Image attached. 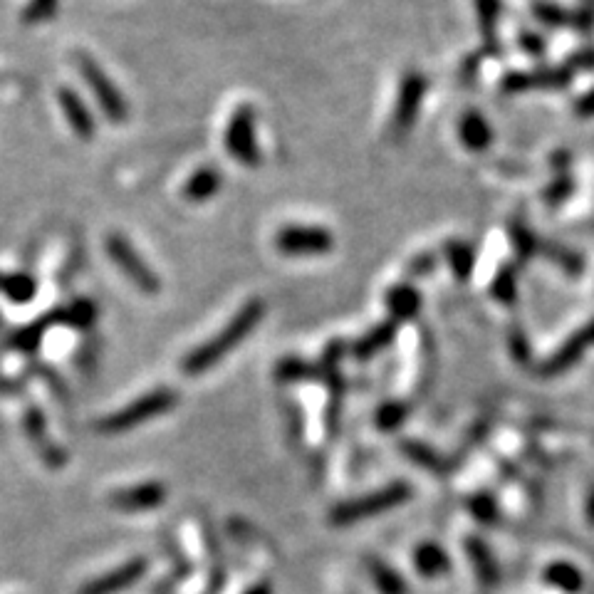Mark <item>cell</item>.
Instances as JSON below:
<instances>
[{
	"mask_svg": "<svg viewBox=\"0 0 594 594\" xmlns=\"http://www.w3.org/2000/svg\"><path fill=\"white\" fill-rule=\"evenodd\" d=\"M263 317H265V302L260 300V297L248 300L246 305H243L231 320H228V325L223 327L221 332H216L211 340L203 342V345H198L196 349H191V352L186 354L184 362H181V369H184L189 377H198V374L216 367V364L223 362L233 349L246 342V337L260 325V322H263Z\"/></svg>",
	"mask_w": 594,
	"mask_h": 594,
	"instance_id": "6da1fadb",
	"label": "cell"
},
{
	"mask_svg": "<svg viewBox=\"0 0 594 594\" xmlns=\"http://www.w3.org/2000/svg\"><path fill=\"white\" fill-rule=\"evenodd\" d=\"M176 399H179V396H176L174 389H166V387L151 389V392L139 396V399H134L132 404H127L124 409L104 416V419L97 424V431H102V434L107 436H114V434H124V431L137 429V426L149 424V421H154L156 416H164L166 411L174 409Z\"/></svg>",
	"mask_w": 594,
	"mask_h": 594,
	"instance_id": "7a4b0ae2",
	"label": "cell"
},
{
	"mask_svg": "<svg viewBox=\"0 0 594 594\" xmlns=\"http://www.w3.org/2000/svg\"><path fill=\"white\" fill-rule=\"evenodd\" d=\"M411 498V486L409 483H389L382 491H374L362 495V498L345 500V503L335 505L330 513V523L337 525V528H345V525L362 523V520L374 518V515H382L387 510L396 508V505H404L406 500Z\"/></svg>",
	"mask_w": 594,
	"mask_h": 594,
	"instance_id": "3957f363",
	"label": "cell"
},
{
	"mask_svg": "<svg viewBox=\"0 0 594 594\" xmlns=\"http://www.w3.org/2000/svg\"><path fill=\"white\" fill-rule=\"evenodd\" d=\"M75 67L80 70L82 80L87 82L90 92L95 95L99 109L104 112V117L112 124H124L129 117V104L124 99L119 87L109 80L107 72L99 67V62L87 52H75Z\"/></svg>",
	"mask_w": 594,
	"mask_h": 594,
	"instance_id": "277c9868",
	"label": "cell"
},
{
	"mask_svg": "<svg viewBox=\"0 0 594 594\" xmlns=\"http://www.w3.org/2000/svg\"><path fill=\"white\" fill-rule=\"evenodd\" d=\"M426 90H429V80L421 72L411 70L401 77L399 95H396L392 114V127H389V134H392L394 142H401L414 129L421 107H424Z\"/></svg>",
	"mask_w": 594,
	"mask_h": 594,
	"instance_id": "5b68a950",
	"label": "cell"
},
{
	"mask_svg": "<svg viewBox=\"0 0 594 594\" xmlns=\"http://www.w3.org/2000/svg\"><path fill=\"white\" fill-rule=\"evenodd\" d=\"M104 248H107V255L112 258V263L117 265L124 275H127V280L134 285V288H139L142 293H147V295L159 293L161 290L159 275H156L154 270L144 263L142 255L134 250L132 243H129L122 233H109Z\"/></svg>",
	"mask_w": 594,
	"mask_h": 594,
	"instance_id": "8992f818",
	"label": "cell"
},
{
	"mask_svg": "<svg viewBox=\"0 0 594 594\" xmlns=\"http://www.w3.org/2000/svg\"><path fill=\"white\" fill-rule=\"evenodd\" d=\"M226 151L233 161L255 169L260 166V147L255 139V112L250 104H238L226 127Z\"/></svg>",
	"mask_w": 594,
	"mask_h": 594,
	"instance_id": "52a82bcc",
	"label": "cell"
},
{
	"mask_svg": "<svg viewBox=\"0 0 594 594\" xmlns=\"http://www.w3.org/2000/svg\"><path fill=\"white\" fill-rule=\"evenodd\" d=\"M275 248L290 258L325 255L335 248V238L322 226H285L275 236Z\"/></svg>",
	"mask_w": 594,
	"mask_h": 594,
	"instance_id": "ba28073f",
	"label": "cell"
},
{
	"mask_svg": "<svg viewBox=\"0 0 594 594\" xmlns=\"http://www.w3.org/2000/svg\"><path fill=\"white\" fill-rule=\"evenodd\" d=\"M590 347H594V317L590 322H585V325H582L575 335L567 337L557 352H552L550 357L543 359V362L538 364V374L543 379L560 377V374H565L567 369H572L575 364H580L582 354H585Z\"/></svg>",
	"mask_w": 594,
	"mask_h": 594,
	"instance_id": "9c48e42d",
	"label": "cell"
},
{
	"mask_svg": "<svg viewBox=\"0 0 594 594\" xmlns=\"http://www.w3.org/2000/svg\"><path fill=\"white\" fill-rule=\"evenodd\" d=\"M575 72L572 67L560 65V67H545V70L535 72H510V75L503 77V92L508 95H515V92H530V90H565L572 82Z\"/></svg>",
	"mask_w": 594,
	"mask_h": 594,
	"instance_id": "30bf717a",
	"label": "cell"
},
{
	"mask_svg": "<svg viewBox=\"0 0 594 594\" xmlns=\"http://www.w3.org/2000/svg\"><path fill=\"white\" fill-rule=\"evenodd\" d=\"M147 567V557H132V560H127L124 565L109 570L107 575L95 577V580L87 582L77 594H119L129 590L132 585H137V582L147 575Z\"/></svg>",
	"mask_w": 594,
	"mask_h": 594,
	"instance_id": "8fae6325",
	"label": "cell"
},
{
	"mask_svg": "<svg viewBox=\"0 0 594 594\" xmlns=\"http://www.w3.org/2000/svg\"><path fill=\"white\" fill-rule=\"evenodd\" d=\"M23 426L25 434H28L30 444L35 446V451L40 453L45 463L50 468H62L67 463V453L65 448H60L55 441L50 439L48 434V421H45V414L38 409V406H30L23 416Z\"/></svg>",
	"mask_w": 594,
	"mask_h": 594,
	"instance_id": "7c38bea8",
	"label": "cell"
},
{
	"mask_svg": "<svg viewBox=\"0 0 594 594\" xmlns=\"http://www.w3.org/2000/svg\"><path fill=\"white\" fill-rule=\"evenodd\" d=\"M109 503L119 510H127V513L159 508V505L166 503V486L164 483L149 481V483H139V486L122 488V491L112 493Z\"/></svg>",
	"mask_w": 594,
	"mask_h": 594,
	"instance_id": "4fadbf2b",
	"label": "cell"
},
{
	"mask_svg": "<svg viewBox=\"0 0 594 594\" xmlns=\"http://www.w3.org/2000/svg\"><path fill=\"white\" fill-rule=\"evenodd\" d=\"M57 102H60L62 114H65L72 132H75L82 142H90L97 132V124L90 107L85 104V99L77 95L75 90H70V87H60V90H57Z\"/></svg>",
	"mask_w": 594,
	"mask_h": 594,
	"instance_id": "5bb4252c",
	"label": "cell"
},
{
	"mask_svg": "<svg viewBox=\"0 0 594 594\" xmlns=\"http://www.w3.org/2000/svg\"><path fill=\"white\" fill-rule=\"evenodd\" d=\"M396 332H399V325H396L394 320L379 322L377 327H372L369 332H364V335L359 337L352 347H349V352H352V357L359 359V362H369V359H374L377 354H382L384 349H389L394 345Z\"/></svg>",
	"mask_w": 594,
	"mask_h": 594,
	"instance_id": "9a60e30c",
	"label": "cell"
},
{
	"mask_svg": "<svg viewBox=\"0 0 594 594\" xmlns=\"http://www.w3.org/2000/svg\"><path fill=\"white\" fill-rule=\"evenodd\" d=\"M384 305H387L389 320L401 325V322H409L419 315L421 293L411 283L392 285V288L387 290V297H384Z\"/></svg>",
	"mask_w": 594,
	"mask_h": 594,
	"instance_id": "2e32d148",
	"label": "cell"
},
{
	"mask_svg": "<svg viewBox=\"0 0 594 594\" xmlns=\"http://www.w3.org/2000/svg\"><path fill=\"white\" fill-rule=\"evenodd\" d=\"M458 137L468 151H486L493 144V129L478 109H468L458 122Z\"/></svg>",
	"mask_w": 594,
	"mask_h": 594,
	"instance_id": "e0dca14e",
	"label": "cell"
},
{
	"mask_svg": "<svg viewBox=\"0 0 594 594\" xmlns=\"http://www.w3.org/2000/svg\"><path fill=\"white\" fill-rule=\"evenodd\" d=\"M48 320L50 325H65L72 327V330H90L97 322V305L92 300H87V297H77L70 305L52 310Z\"/></svg>",
	"mask_w": 594,
	"mask_h": 594,
	"instance_id": "ac0fdd59",
	"label": "cell"
},
{
	"mask_svg": "<svg viewBox=\"0 0 594 594\" xmlns=\"http://www.w3.org/2000/svg\"><path fill=\"white\" fill-rule=\"evenodd\" d=\"M476 3L478 28H481L483 38V55H500L498 40V23H500V0H473Z\"/></svg>",
	"mask_w": 594,
	"mask_h": 594,
	"instance_id": "d6986e66",
	"label": "cell"
},
{
	"mask_svg": "<svg viewBox=\"0 0 594 594\" xmlns=\"http://www.w3.org/2000/svg\"><path fill=\"white\" fill-rule=\"evenodd\" d=\"M221 186V171L213 169V166H201V169H196L184 184V198L189 203H206L221 191Z\"/></svg>",
	"mask_w": 594,
	"mask_h": 594,
	"instance_id": "ffe728a7",
	"label": "cell"
},
{
	"mask_svg": "<svg viewBox=\"0 0 594 594\" xmlns=\"http://www.w3.org/2000/svg\"><path fill=\"white\" fill-rule=\"evenodd\" d=\"M543 580L545 585L555 587V590L565 594H580L582 587H585V575H582L580 567L565 560L550 562L543 572Z\"/></svg>",
	"mask_w": 594,
	"mask_h": 594,
	"instance_id": "44dd1931",
	"label": "cell"
},
{
	"mask_svg": "<svg viewBox=\"0 0 594 594\" xmlns=\"http://www.w3.org/2000/svg\"><path fill=\"white\" fill-rule=\"evenodd\" d=\"M364 565H367L369 580L374 582V587H377L379 594H409V585H406V580L394 570L392 565H389V562L369 555L364 557Z\"/></svg>",
	"mask_w": 594,
	"mask_h": 594,
	"instance_id": "7402d4cb",
	"label": "cell"
},
{
	"mask_svg": "<svg viewBox=\"0 0 594 594\" xmlns=\"http://www.w3.org/2000/svg\"><path fill=\"white\" fill-rule=\"evenodd\" d=\"M414 567L426 580H436V577H444L451 570V560H448L446 550L441 545L421 543L414 550Z\"/></svg>",
	"mask_w": 594,
	"mask_h": 594,
	"instance_id": "603a6c76",
	"label": "cell"
},
{
	"mask_svg": "<svg viewBox=\"0 0 594 594\" xmlns=\"http://www.w3.org/2000/svg\"><path fill=\"white\" fill-rule=\"evenodd\" d=\"M444 258L456 280H461V283L471 280L473 268H476V248L471 243L463 241V238H451L444 246Z\"/></svg>",
	"mask_w": 594,
	"mask_h": 594,
	"instance_id": "cb8c5ba5",
	"label": "cell"
},
{
	"mask_svg": "<svg viewBox=\"0 0 594 594\" xmlns=\"http://www.w3.org/2000/svg\"><path fill=\"white\" fill-rule=\"evenodd\" d=\"M466 555L468 560H471L473 570H476L478 580L483 582L486 587H491L498 582L500 572H498V562H495V555L491 552V547H488L483 540L478 538H468L466 540Z\"/></svg>",
	"mask_w": 594,
	"mask_h": 594,
	"instance_id": "d4e9b609",
	"label": "cell"
},
{
	"mask_svg": "<svg viewBox=\"0 0 594 594\" xmlns=\"http://www.w3.org/2000/svg\"><path fill=\"white\" fill-rule=\"evenodd\" d=\"M0 293L15 305H28L38 295V280L30 273H8L0 275Z\"/></svg>",
	"mask_w": 594,
	"mask_h": 594,
	"instance_id": "484cf974",
	"label": "cell"
},
{
	"mask_svg": "<svg viewBox=\"0 0 594 594\" xmlns=\"http://www.w3.org/2000/svg\"><path fill=\"white\" fill-rule=\"evenodd\" d=\"M401 451H404V456L409 458L411 463L426 468V471L441 473V476L448 471L446 458L441 456V453H436L431 446L421 444V441H401Z\"/></svg>",
	"mask_w": 594,
	"mask_h": 594,
	"instance_id": "4316f807",
	"label": "cell"
},
{
	"mask_svg": "<svg viewBox=\"0 0 594 594\" xmlns=\"http://www.w3.org/2000/svg\"><path fill=\"white\" fill-rule=\"evenodd\" d=\"M275 379L285 384H295V382H312V379H322L320 369L317 364L305 362L300 357H285L280 359L278 367H275Z\"/></svg>",
	"mask_w": 594,
	"mask_h": 594,
	"instance_id": "83f0119b",
	"label": "cell"
},
{
	"mask_svg": "<svg viewBox=\"0 0 594 594\" xmlns=\"http://www.w3.org/2000/svg\"><path fill=\"white\" fill-rule=\"evenodd\" d=\"M508 233H510V243H513V250H515V258H518V265L528 263L530 258H535V253H540V246H543V243H540V238L535 236L523 221H518V218L510 221Z\"/></svg>",
	"mask_w": 594,
	"mask_h": 594,
	"instance_id": "f1b7e54d",
	"label": "cell"
},
{
	"mask_svg": "<svg viewBox=\"0 0 594 594\" xmlns=\"http://www.w3.org/2000/svg\"><path fill=\"white\" fill-rule=\"evenodd\" d=\"M493 300L503 302V305H515L518 302V265L510 263L495 273L491 283Z\"/></svg>",
	"mask_w": 594,
	"mask_h": 594,
	"instance_id": "f546056e",
	"label": "cell"
},
{
	"mask_svg": "<svg viewBox=\"0 0 594 594\" xmlns=\"http://www.w3.org/2000/svg\"><path fill=\"white\" fill-rule=\"evenodd\" d=\"M533 15L547 28H575V10H567L557 3H547V0H538L533 5Z\"/></svg>",
	"mask_w": 594,
	"mask_h": 594,
	"instance_id": "4dcf8cb0",
	"label": "cell"
},
{
	"mask_svg": "<svg viewBox=\"0 0 594 594\" xmlns=\"http://www.w3.org/2000/svg\"><path fill=\"white\" fill-rule=\"evenodd\" d=\"M540 250L552 260V263L560 265L567 275H580L585 270V260H582L580 253H575L572 248L560 246V243H543Z\"/></svg>",
	"mask_w": 594,
	"mask_h": 594,
	"instance_id": "1f68e13d",
	"label": "cell"
},
{
	"mask_svg": "<svg viewBox=\"0 0 594 594\" xmlns=\"http://www.w3.org/2000/svg\"><path fill=\"white\" fill-rule=\"evenodd\" d=\"M48 327H50V320H48V315H45L43 320L30 322V325H25L23 330L15 332L13 340H10V345H13L15 349H20V352H25V354H33L35 349L43 345V335H45V330H48Z\"/></svg>",
	"mask_w": 594,
	"mask_h": 594,
	"instance_id": "d6a6232c",
	"label": "cell"
},
{
	"mask_svg": "<svg viewBox=\"0 0 594 594\" xmlns=\"http://www.w3.org/2000/svg\"><path fill=\"white\" fill-rule=\"evenodd\" d=\"M572 194H575V179L567 171V174H555V179L543 191V201L547 208H560L562 203L570 201Z\"/></svg>",
	"mask_w": 594,
	"mask_h": 594,
	"instance_id": "836d02e7",
	"label": "cell"
},
{
	"mask_svg": "<svg viewBox=\"0 0 594 594\" xmlns=\"http://www.w3.org/2000/svg\"><path fill=\"white\" fill-rule=\"evenodd\" d=\"M406 416H409V406H406L404 401H384V404L379 406L374 421H377V426L382 431H396L404 424Z\"/></svg>",
	"mask_w": 594,
	"mask_h": 594,
	"instance_id": "e575fe53",
	"label": "cell"
},
{
	"mask_svg": "<svg viewBox=\"0 0 594 594\" xmlns=\"http://www.w3.org/2000/svg\"><path fill=\"white\" fill-rule=\"evenodd\" d=\"M60 10V0H28L23 8V23L25 25H40L55 18Z\"/></svg>",
	"mask_w": 594,
	"mask_h": 594,
	"instance_id": "d590c367",
	"label": "cell"
},
{
	"mask_svg": "<svg viewBox=\"0 0 594 594\" xmlns=\"http://www.w3.org/2000/svg\"><path fill=\"white\" fill-rule=\"evenodd\" d=\"M508 347H510V357H513L515 362L530 364V359H533V347H530L528 335H525V330L520 325L510 327Z\"/></svg>",
	"mask_w": 594,
	"mask_h": 594,
	"instance_id": "8d00e7d4",
	"label": "cell"
},
{
	"mask_svg": "<svg viewBox=\"0 0 594 594\" xmlns=\"http://www.w3.org/2000/svg\"><path fill=\"white\" fill-rule=\"evenodd\" d=\"M468 508H471L473 518H478L481 523H495L498 520V503H495L493 495L488 493H478L468 500Z\"/></svg>",
	"mask_w": 594,
	"mask_h": 594,
	"instance_id": "74e56055",
	"label": "cell"
},
{
	"mask_svg": "<svg viewBox=\"0 0 594 594\" xmlns=\"http://www.w3.org/2000/svg\"><path fill=\"white\" fill-rule=\"evenodd\" d=\"M345 352H347V345L342 340L330 342V345L325 347V352H322L320 362H317V369H320L322 379H325L327 374L337 372V367H340V359L345 357Z\"/></svg>",
	"mask_w": 594,
	"mask_h": 594,
	"instance_id": "f35d334b",
	"label": "cell"
},
{
	"mask_svg": "<svg viewBox=\"0 0 594 594\" xmlns=\"http://www.w3.org/2000/svg\"><path fill=\"white\" fill-rule=\"evenodd\" d=\"M436 268V258L431 253H424V255H419V258H414L411 260L409 265H406V278H421V275H426V273H431V270Z\"/></svg>",
	"mask_w": 594,
	"mask_h": 594,
	"instance_id": "ab89813d",
	"label": "cell"
},
{
	"mask_svg": "<svg viewBox=\"0 0 594 594\" xmlns=\"http://www.w3.org/2000/svg\"><path fill=\"white\" fill-rule=\"evenodd\" d=\"M567 65L572 67V72H592L594 70V48H585L567 60Z\"/></svg>",
	"mask_w": 594,
	"mask_h": 594,
	"instance_id": "60d3db41",
	"label": "cell"
},
{
	"mask_svg": "<svg viewBox=\"0 0 594 594\" xmlns=\"http://www.w3.org/2000/svg\"><path fill=\"white\" fill-rule=\"evenodd\" d=\"M520 48H523L525 52H530V55H535V57H540L545 52V40L540 38L538 33H530V30H523V33H520Z\"/></svg>",
	"mask_w": 594,
	"mask_h": 594,
	"instance_id": "b9f144b4",
	"label": "cell"
},
{
	"mask_svg": "<svg viewBox=\"0 0 594 594\" xmlns=\"http://www.w3.org/2000/svg\"><path fill=\"white\" fill-rule=\"evenodd\" d=\"M575 114L577 117H582V119H590V117H594V90H590V92H585V95H582L580 99H577L575 102Z\"/></svg>",
	"mask_w": 594,
	"mask_h": 594,
	"instance_id": "7bdbcfd3",
	"label": "cell"
},
{
	"mask_svg": "<svg viewBox=\"0 0 594 594\" xmlns=\"http://www.w3.org/2000/svg\"><path fill=\"white\" fill-rule=\"evenodd\" d=\"M550 164H552V169H555V174H567V171H570V164H572L570 151H565V149L555 151V154L550 156Z\"/></svg>",
	"mask_w": 594,
	"mask_h": 594,
	"instance_id": "ee69618b",
	"label": "cell"
},
{
	"mask_svg": "<svg viewBox=\"0 0 594 594\" xmlns=\"http://www.w3.org/2000/svg\"><path fill=\"white\" fill-rule=\"evenodd\" d=\"M246 594H273V585H270L268 580H260L255 582V585H250Z\"/></svg>",
	"mask_w": 594,
	"mask_h": 594,
	"instance_id": "f6af8a7d",
	"label": "cell"
},
{
	"mask_svg": "<svg viewBox=\"0 0 594 594\" xmlns=\"http://www.w3.org/2000/svg\"><path fill=\"white\" fill-rule=\"evenodd\" d=\"M585 515H587V523L594 525V488L587 495V505H585Z\"/></svg>",
	"mask_w": 594,
	"mask_h": 594,
	"instance_id": "bcb514c9",
	"label": "cell"
},
{
	"mask_svg": "<svg viewBox=\"0 0 594 594\" xmlns=\"http://www.w3.org/2000/svg\"><path fill=\"white\" fill-rule=\"evenodd\" d=\"M582 5H585V8H592L594 10V0H582Z\"/></svg>",
	"mask_w": 594,
	"mask_h": 594,
	"instance_id": "7dc6e473",
	"label": "cell"
},
{
	"mask_svg": "<svg viewBox=\"0 0 594 594\" xmlns=\"http://www.w3.org/2000/svg\"><path fill=\"white\" fill-rule=\"evenodd\" d=\"M0 82H3V80H0Z\"/></svg>",
	"mask_w": 594,
	"mask_h": 594,
	"instance_id": "c3c4849f",
	"label": "cell"
}]
</instances>
